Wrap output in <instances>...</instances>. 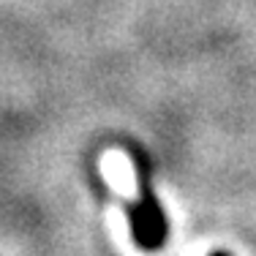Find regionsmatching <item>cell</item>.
I'll return each instance as SVG.
<instances>
[{
  "instance_id": "1",
  "label": "cell",
  "mask_w": 256,
  "mask_h": 256,
  "mask_svg": "<svg viewBox=\"0 0 256 256\" xmlns=\"http://www.w3.org/2000/svg\"><path fill=\"white\" fill-rule=\"evenodd\" d=\"M139 202L131 204L128 218H131V234L134 242L144 251H158L166 242V218L161 212V204L153 196V186H150L148 169L139 164Z\"/></svg>"
},
{
  "instance_id": "2",
  "label": "cell",
  "mask_w": 256,
  "mask_h": 256,
  "mask_svg": "<svg viewBox=\"0 0 256 256\" xmlns=\"http://www.w3.org/2000/svg\"><path fill=\"white\" fill-rule=\"evenodd\" d=\"M210 256H229V254H224V251H216V254H210Z\"/></svg>"
}]
</instances>
